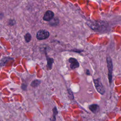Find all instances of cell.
<instances>
[{
    "label": "cell",
    "instance_id": "cell-6",
    "mask_svg": "<svg viewBox=\"0 0 121 121\" xmlns=\"http://www.w3.org/2000/svg\"><path fill=\"white\" fill-rule=\"evenodd\" d=\"M89 110L94 113H95L99 109V106L96 104H93L89 106Z\"/></svg>",
    "mask_w": 121,
    "mask_h": 121
},
{
    "label": "cell",
    "instance_id": "cell-10",
    "mask_svg": "<svg viewBox=\"0 0 121 121\" xmlns=\"http://www.w3.org/2000/svg\"><path fill=\"white\" fill-rule=\"evenodd\" d=\"M25 39L26 42L28 43L31 39V35L30 34L27 33L25 35Z\"/></svg>",
    "mask_w": 121,
    "mask_h": 121
},
{
    "label": "cell",
    "instance_id": "cell-9",
    "mask_svg": "<svg viewBox=\"0 0 121 121\" xmlns=\"http://www.w3.org/2000/svg\"><path fill=\"white\" fill-rule=\"evenodd\" d=\"M58 113V111L56 109V107H55L53 109V116L52 119V121H56V116Z\"/></svg>",
    "mask_w": 121,
    "mask_h": 121
},
{
    "label": "cell",
    "instance_id": "cell-5",
    "mask_svg": "<svg viewBox=\"0 0 121 121\" xmlns=\"http://www.w3.org/2000/svg\"><path fill=\"white\" fill-rule=\"evenodd\" d=\"M53 17H54V13L51 10H48L44 14L43 17V19L45 21H49L52 20Z\"/></svg>",
    "mask_w": 121,
    "mask_h": 121
},
{
    "label": "cell",
    "instance_id": "cell-11",
    "mask_svg": "<svg viewBox=\"0 0 121 121\" xmlns=\"http://www.w3.org/2000/svg\"><path fill=\"white\" fill-rule=\"evenodd\" d=\"M26 85H24V84H23L22 85V89H23V90H25L26 89Z\"/></svg>",
    "mask_w": 121,
    "mask_h": 121
},
{
    "label": "cell",
    "instance_id": "cell-7",
    "mask_svg": "<svg viewBox=\"0 0 121 121\" xmlns=\"http://www.w3.org/2000/svg\"><path fill=\"white\" fill-rule=\"evenodd\" d=\"M46 60H47V67L48 68V69H52V65L54 61L53 59L52 58H51L48 56H46Z\"/></svg>",
    "mask_w": 121,
    "mask_h": 121
},
{
    "label": "cell",
    "instance_id": "cell-2",
    "mask_svg": "<svg viewBox=\"0 0 121 121\" xmlns=\"http://www.w3.org/2000/svg\"><path fill=\"white\" fill-rule=\"evenodd\" d=\"M93 81L96 90L101 95H103L105 91L104 89V87L103 86V84H102L100 79L99 78L95 79H94Z\"/></svg>",
    "mask_w": 121,
    "mask_h": 121
},
{
    "label": "cell",
    "instance_id": "cell-3",
    "mask_svg": "<svg viewBox=\"0 0 121 121\" xmlns=\"http://www.w3.org/2000/svg\"><path fill=\"white\" fill-rule=\"evenodd\" d=\"M49 33L44 30H39L36 34V38L37 39L41 40L47 38L49 36Z\"/></svg>",
    "mask_w": 121,
    "mask_h": 121
},
{
    "label": "cell",
    "instance_id": "cell-4",
    "mask_svg": "<svg viewBox=\"0 0 121 121\" xmlns=\"http://www.w3.org/2000/svg\"><path fill=\"white\" fill-rule=\"evenodd\" d=\"M69 62L70 63V68L71 69H75L79 67V63L75 58H70L69 60Z\"/></svg>",
    "mask_w": 121,
    "mask_h": 121
},
{
    "label": "cell",
    "instance_id": "cell-1",
    "mask_svg": "<svg viewBox=\"0 0 121 121\" xmlns=\"http://www.w3.org/2000/svg\"><path fill=\"white\" fill-rule=\"evenodd\" d=\"M107 64L108 68V76L110 84L112 80V63L111 58L109 56L107 57Z\"/></svg>",
    "mask_w": 121,
    "mask_h": 121
},
{
    "label": "cell",
    "instance_id": "cell-8",
    "mask_svg": "<svg viewBox=\"0 0 121 121\" xmlns=\"http://www.w3.org/2000/svg\"><path fill=\"white\" fill-rule=\"evenodd\" d=\"M41 83V81L39 80H33L31 83V86L33 87H37Z\"/></svg>",
    "mask_w": 121,
    "mask_h": 121
},
{
    "label": "cell",
    "instance_id": "cell-12",
    "mask_svg": "<svg viewBox=\"0 0 121 121\" xmlns=\"http://www.w3.org/2000/svg\"><path fill=\"white\" fill-rule=\"evenodd\" d=\"M86 73L87 75H90V74H89V71L88 69H87L86 72Z\"/></svg>",
    "mask_w": 121,
    "mask_h": 121
}]
</instances>
